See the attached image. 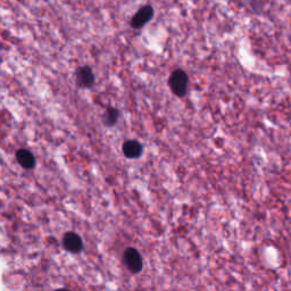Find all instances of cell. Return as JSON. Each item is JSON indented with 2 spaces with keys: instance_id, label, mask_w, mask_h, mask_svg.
I'll return each instance as SVG.
<instances>
[{
  "instance_id": "9c48e42d",
  "label": "cell",
  "mask_w": 291,
  "mask_h": 291,
  "mask_svg": "<svg viewBox=\"0 0 291 291\" xmlns=\"http://www.w3.org/2000/svg\"><path fill=\"white\" fill-rule=\"evenodd\" d=\"M57 291H69V290H66V289H60V290H57Z\"/></svg>"
},
{
  "instance_id": "3957f363",
  "label": "cell",
  "mask_w": 291,
  "mask_h": 291,
  "mask_svg": "<svg viewBox=\"0 0 291 291\" xmlns=\"http://www.w3.org/2000/svg\"><path fill=\"white\" fill-rule=\"evenodd\" d=\"M74 76L76 85L83 89L91 88L94 84V81H96V76H94L92 69L87 65L80 66L79 69H76Z\"/></svg>"
},
{
  "instance_id": "6da1fadb",
  "label": "cell",
  "mask_w": 291,
  "mask_h": 291,
  "mask_svg": "<svg viewBox=\"0 0 291 291\" xmlns=\"http://www.w3.org/2000/svg\"><path fill=\"white\" fill-rule=\"evenodd\" d=\"M168 83L173 94L179 98H182L188 92L189 76L184 70L176 69L171 73Z\"/></svg>"
},
{
  "instance_id": "52a82bcc",
  "label": "cell",
  "mask_w": 291,
  "mask_h": 291,
  "mask_svg": "<svg viewBox=\"0 0 291 291\" xmlns=\"http://www.w3.org/2000/svg\"><path fill=\"white\" fill-rule=\"evenodd\" d=\"M16 158L18 160V163H20L23 168L25 169H33L36 165V159H35V156L32 155V152H30L26 149H21L17 151L16 154Z\"/></svg>"
},
{
  "instance_id": "8992f818",
  "label": "cell",
  "mask_w": 291,
  "mask_h": 291,
  "mask_svg": "<svg viewBox=\"0 0 291 291\" xmlns=\"http://www.w3.org/2000/svg\"><path fill=\"white\" fill-rule=\"evenodd\" d=\"M123 152L128 158H137L141 155L142 147L136 140H128L123 145Z\"/></svg>"
},
{
  "instance_id": "ba28073f",
  "label": "cell",
  "mask_w": 291,
  "mask_h": 291,
  "mask_svg": "<svg viewBox=\"0 0 291 291\" xmlns=\"http://www.w3.org/2000/svg\"><path fill=\"white\" fill-rule=\"evenodd\" d=\"M118 116H120V113H118L117 109L114 107H109L104 114V123L106 124L107 126L115 125L116 122L118 121Z\"/></svg>"
},
{
  "instance_id": "5b68a950",
  "label": "cell",
  "mask_w": 291,
  "mask_h": 291,
  "mask_svg": "<svg viewBox=\"0 0 291 291\" xmlns=\"http://www.w3.org/2000/svg\"><path fill=\"white\" fill-rule=\"evenodd\" d=\"M63 243H64L65 249L71 252H79L82 250V247H83L81 238L73 232H70L68 233V235H65L64 239H63Z\"/></svg>"
},
{
  "instance_id": "277c9868",
  "label": "cell",
  "mask_w": 291,
  "mask_h": 291,
  "mask_svg": "<svg viewBox=\"0 0 291 291\" xmlns=\"http://www.w3.org/2000/svg\"><path fill=\"white\" fill-rule=\"evenodd\" d=\"M124 262L132 273H139L142 269L141 256L135 248H127L124 252Z\"/></svg>"
},
{
  "instance_id": "7a4b0ae2",
  "label": "cell",
  "mask_w": 291,
  "mask_h": 291,
  "mask_svg": "<svg viewBox=\"0 0 291 291\" xmlns=\"http://www.w3.org/2000/svg\"><path fill=\"white\" fill-rule=\"evenodd\" d=\"M154 14H155V11L151 5L142 6L139 11H138L135 15L131 17L130 26L133 28V30H140V28L144 27L147 23H149L152 20Z\"/></svg>"
}]
</instances>
